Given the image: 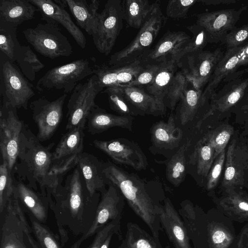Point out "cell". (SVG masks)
I'll return each instance as SVG.
<instances>
[{
    "mask_svg": "<svg viewBox=\"0 0 248 248\" xmlns=\"http://www.w3.org/2000/svg\"><path fill=\"white\" fill-rule=\"evenodd\" d=\"M52 199L50 208L57 225L66 227L75 236L87 232L95 218L99 194L90 195L78 165L58 186Z\"/></svg>",
    "mask_w": 248,
    "mask_h": 248,
    "instance_id": "cell-1",
    "label": "cell"
},
{
    "mask_svg": "<svg viewBox=\"0 0 248 248\" xmlns=\"http://www.w3.org/2000/svg\"><path fill=\"white\" fill-rule=\"evenodd\" d=\"M54 145H42L25 124L21 135L20 149L16 162L13 168L19 181L46 198L50 208L53 196L58 186L62 183L63 177L53 174V153Z\"/></svg>",
    "mask_w": 248,
    "mask_h": 248,
    "instance_id": "cell-2",
    "label": "cell"
},
{
    "mask_svg": "<svg viewBox=\"0 0 248 248\" xmlns=\"http://www.w3.org/2000/svg\"><path fill=\"white\" fill-rule=\"evenodd\" d=\"M178 213L193 248H237L233 221L217 208L205 212L186 200L181 203Z\"/></svg>",
    "mask_w": 248,
    "mask_h": 248,
    "instance_id": "cell-3",
    "label": "cell"
},
{
    "mask_svg": "<svg viewBox=\"0 0 248 248\" xmlns=\"http://www.w3.org/2000/svg\"><path fill=\"white\" fill-rule=\"evenodd\" d=\"M103 173L108 184L117 188L135 213L150 229L152 235L159 240L162 231L159 215L162 204L147 192L137 176L129 173L110 162L104 163Z\"/></svg>",
    "mask_w": 248,
    "mask_h": 248,
    "instance_id": "cell-4",
    "label": "cell"
},
{
    "mask_svg": "<svg viewBox=\"0 0 248 248\" xmlns=\"http://www.w3.org/2000/svg\"><path fill=\"white\" fill-rule=\"evenodd\" d=\"M244 70L236 72L224 81L226 83L211 97V106L201 121L199 130L203 134L227 121L232 114H236L248 94V76L244 78Z\"/></svg>",
    "mask_w": 248,
    "mask_h": 248,
    "instance_id": "cell-5",
    "label": "cell"
},
{
    "mask_svg": "<svg viewBox=\"0 0 248 248\" xmlns=\"http://www.w3.org/2000/svg\"><path fill=\"white\" fill-rule=\"evenodd\" d=\"M166 21L160 1L157 0L153 2L151 10L134 39L125 47L112 55L108 64L121 65L140 59L150 49Z\"/></svg>",
    "mask_w": 248,
    "mask_h": 248,
    "instance_id": "cell-6",
    "label": "cell"
},
{
    "mask_svg": "<svg viewBox=\"0 0 248 248\" xmlns=\"http://www.w3.org/2000/svg\"><path fill=\"white\" fill-rule=\"evenodd\" d=\"M219 192L234 188L248 189V141L235 131L226 149L223 175Z\"/></svg>",
    "mask_w": 248,
    "mask_h": 248,
    "instance_id": "cell-7",
    "label": "cell"
},
{
    "mask_svg": "<svg viewBox=\"0 0 248 248\" xmlns=\"http://www.w3.org/2000/svg\"><path fill=\"white\" fill-rule=\"evenodd\" d=\"M93 57L82 59L48 70L37 82L36 89L40 92L51 89L62 90L65 93L73 91L78 83L94 75L95 64Z\"/></svg>",
    "mask_w": 248,
    "mask_h": 248,
    "instance_id": "cell-8",
    "label": "cell"
},
{
    "mask_svg": "<svg viewBox=\"0 0 248 248\" xmlns=\"http://www.w3.org/2000/svg\"><path fill=\"white\" fill-rule=\"evenodd\" d=\"M22 32L35 51L45 57L54 59L70 56L73 53L70 42L57 24L38 23L35 28H27Z\"/></svg>",
    "mask_w": 248,
    "mask_h": 248,
    "instance_id": "cell-9",
    "label": "cell"
},
{
    "mask_svg": "<svg viewBox=\"0 0 248 248\" xmlns=\"http://www.w3.org/2000/svg\"><path fill=\"white\" fill-rule=\"evenodd\" d=\"M124 20L122 0H108L102 12L99 14L92 35L99 52L108 55L111 52L123 28Z\"/></svg>",
    "mask_w": 248,
    "mask_h": 248,
    "instance_id": "cell-10",
    "label": "cell"
},
{
    "mask_svg": "<svg viewBox=\"0 0 248 248\" xmlns=\"http://www.w3.org/2000/svg\"><path fill=\"white\" fill-rule=\"evenodd\" d=\"M104 89L95 75L84 82L78 84L67 104L66 130L68 131L79 126L85 127L89 113L96 106L95 99Z\"/></svg>",
    "mask_w": 248,
    "mask_h": 248,
    "instance_id": "cell-11",
    "label": "cell"
},
{
    "mask_svg": "<svg viewBox=\"0 0 248 248\" xmlns=\"http://www.w3.org/2000/svg\"><path fill=\"white\" fill-rule=\"evenodd\" d=\"M223 56L221 48L188 54L181 60L179 67L194 88L202 90L209 82Z\"/></svg>",
    "mask_w": 248,
    "mask_h": 248,
    "instance_id": "cell-12",
    "label": "cell"
},
{
    "mask_svg": "<svg viewBox=\"0 0 248 248\" xmlns=\"http://www.w3.org/2000/svg\"><path fill=\"white\" fill-rule=\"evenodd\" d=\"M24 125L18 118L16 108L3 104L0 112V150L2 162L11 171L18 157Z\"/></svg>",
    "mask_w": 248,
    "mask_h": 248,
    "instance_id": "cell-13",
    "label": "cell"
},
{
    "mask_svg": "<svg viewBox=\"0 0 248 248\" xmlns=\"http://www.w3.org/2000/svg\"><path fill=\"white\" fill-rule=\"evenodd\" d=\"M85 127L79 126L68 130L63 135L53 152V174L63 177L77 166L83 153Z\"/></svg>",
    "mask_w": 248,
    "mask_h": 248,
    "instance_id": "cell-14",
    "label": "cell"
},
{
    "mask_svg": "<svg viewBox=\"0 0 248 248\" xmlns=\"http://www.w3.org/2000/svg\"><path fill=\"white\" fill-rule=\"evenodd\" d=\"M123 196L116 187L109 184L108 189L101 193L94 219L92 225L70 248H80L87 238L96 234L101 229L112 221L121 222L124 205Z\"/></svg>",
    "mask_w": 248,
    "mask_h": 248,
    "instance_id": "cell-15",
    "label": "cell"
},
{
    "mask_svg": "<svg viewBox=\"0 0 248 248\" xmlns=\"http://www.w3.org/2000/svg\"><path fill=\"white\" fill-rule=\"evenodd\" d=\"M4 84L3 104L15 108L27 109L29 100L35 95L33 86L9 60L1 66Z\"/></svg>",
    "mask_w": 248,
    "mask_h": 248,
    "instance_id": "cell-16",
    "label": "cell"
},
{
    "mask_svg": "<svg viewBox=\"0 0 248 248\" xmlns=\"http://www.w3.org/2000/svg\"><path fill=\"white\" fill-rule=\"evenodd\" d=\"M66 96L64 93L52 101L41 97L30 103L32 118L38 129L36 137L40 141L51 138L59 126L62 118L63 106Z\"/></svg>",
    "mask_w": 248,
    "mask_h": 248,
    "instance_id": "cell-17",
    "label": "cell"
},
{
    "mask_svg": "<svg viewBox=\"0 0 248 248\" xmlns=\"http://www.w3.org/2000/svg\"><path fill=\"white\" fill-rule=\"evenodd\" d=\"M248 8L228 9L206 12L197 16L196 24L205 30L209 43H224L227 34L234 29L242 12Z\"/></svg>",
    "mask_w": 248,
    "mask_h": 248,
    "instance_id": "cell-18",
    "label": "cell"
},
{
    "mask_svg": "<svg viewBox=\"0 0 248 248\" xmlns=\"http://www.w3.org/2000/svg\"><path fill=\"white\" fill-rule=\"evenodd\" d=\"M94 146L120 164L129 166L137 170L145 169L146 157L135 143L124 139L110 140H94Z\"/></svg>",
    "mask_w": 248,
    "mask_h": 248,
    "instance_id": "cell-19",
    "label": "cell"
},
{
    "mask_svg": "<svg viewBox=\"0 0 248 248\" xmlns=\"http://www.w3.org/2000/svg\"><path fill=\"white\" fill-rule=\"evenodd\" d=\"M145 66L140 59L121 65H95L93 74L104 88L127 86L136 79Z\"/></svg>",
    "mask_w": 248,
    "mask_h": 248,
    "instance_id": "cell-20",
    "label": "cell"
},
{
    "mask_svg": "<svg viewBox=\"0 0 248 248\" xmlns=\"http://www.w3.org/2000/svg\"><path fill=\"white\" fill-rule=\"evenodd\" d=\"M37 9L41 19L46 22L61 24L68 31L81 48L86 46V39L82 31L74 23L64 8L52 0H29Z\"/></svg>",
    "mask_w": 248,
    "mask_h": 248,
    "instance_id": "cell-21",
    "label": "cell"
},
{
    "mask_svg": "<svg viewBox=\"0 0 248 248\" xmlns=\"http://www.w3.org/2000/svg\"><path fill=\"white\" fill-rule=\"evenodd\" d=\"M212 197L216 208L232 221L248 223V193L245 189H231Z\"/></svg>",
    "mask_w": 248,
    "mask_h": 248,
    "instance_id": "cell-22",
    "label": "cell"
},
{
    "mask_svg": "<svg viewBox=\"0 0 248 248\" xmlns=\"http://www.w3.org/2000/svg\"><path fill=\"white\" fill-rule=\"evenodd\" d=\"M159 218L162 228L174 248H193L185 224L168 198L161 205Z\"/></svg>",
    "mask_w": 248,
    "mask_h": 248,
    "instance_id": "cell-23",
    "label": "cell"
},
{
    "mask_svg": "<svg viewBox=\"0 0 248 248\" xmlns=\"http://www.w3.org/2000/svg\"><path fill=\"white\" fill-rule=\"evenodd\" d=\"M179 117L181 124L185 125L197 119L196 129L210 108L211 98L203 94L202 90H197L190 83L183 93L180 101Z\"/></svg>",
    "mask_w": 248,
    "mask_h": 248,
    "instance_id": "cell-24",
    "label": "cell"
},
{
    "mask_svg": "<svg viewBox=\"0 0 248 248\" xmlns=\"http://www.w3.org/2000/svg\"><path fill=\"white\" fill-rule=\"evenodd\" d=\"M2 214L0 248H28L24 242L23 225L17 213L13 195Z\"/></svg>",
    "mask_w": 248,
    "mask_h": 248,
    "instance_id": "cell-25",
    "label": "cell"
},
{
    "mask_svg": "<svg viewBox=\"0 0 248 248\" xmlns=\"http://www.w3.org/2000/svg\"><path fill=\"white\" fill-rule=\"evenodd\" d=\"M191 37L183 31H168L152 49L141 58L145 64L162 63L171 59L178 49Z\"/></svg>",
    "mask_w": 248,
    "mask_h": 248,
    "instance_id": "cell-26",
    "label": "cell"
},
{
    "mask_svg": "<svg viewBox=\"0 0 248 248\" xmlns=\"http://www.w3.org/2000/svg\"><path fill=\"white\" fill-rule=\"evenodd\" d=\"M13 194L28 214L42 223L46 221L49 203L39 192L35 191L20 181L14 180Z\"/></svg>",
    "mask_w": 248,
    "mask_h": 248,
    "instance_id": "cell-27",
    "label": "cell"
},
{
    "mask_svg": "<svg viewBox=\"0 0 248 248\" xmlns=\"http://www.w3.org/2000/svg\"><path fill=\"white\" fill-rule=\"evenodd\" d=\"M36 11L29 0H0V25L17 28L34 18Z\"/></svg>",
    "mask_w": 248,
    "mask_h": 248,
    "instance_id": "cell-28",
    "label": "cell"
},
{
    "mask_svg": "<svg viewBox=\"0 0 248 248\" xmlns=\"http://www.w3.org/2000/svg\"><path fill=\"white\" fill-rule=\"evenodd\" d=\"M78 165L92 197L94 196L97 191L102 193L106 190L105 186L108 183L103 173V163L93 155L83 152Z\"/></svg>",
    "mask_w": 248,
    "mask_h": 248,
    "instance_id": "cell-29",
    "label": "cell"
},
{
    "mask_svg": "<svg viewBox=\"0 0 248 248\" xmlns=\"http://www.w3.org/2000/svg\"><path fill=\"white\" fill-rule=\"evenodd\" d=\"M132 120L131 116L109 113L96 105L88 115L87 129L92 134L101 133L113 127H120L130 130Z\"/></svg>",
    "mask_w": 248,
    "mask_h": 248,
    "instance_id": "cell-30",
    "label": "cell"
},
{
    "mask_svg": "<svg viewBox=\"0 0 248 248\" xmlns=\"http://www.w3.org/2000/svg\"><path fill=\"white\" fill-rule=\"evenodd\" d=\"M67 6L78 25L92 35L99 16L97 0H66Z\"/></svg>",
    "mask_w": 248,
    "mask_h": 248,
    "instance_id": "cell-31",
    "label": "cell"
},
{
    "mask_svg": "<svg viewBox=\"0 0 248 248\" xmlns=\"http://www.w3.org/2000/svg\"><path fill=\"white\" fill-rule=\"evenodd\" d=\"M120 87L128 102L137 111L153 114L164 111L165 105L164 102L148 93L143 88L128 86Z\"/></svg>",
    "mask_w": 248,
    "mask_h": 248,
    "instance_id": "cell-32",
    "label": "cell"
},
{
    "mask_svg": "<svg viewBox=\"0 0 248 248\" xmlns=\"http://www.w3.org/2000/svg\"><path fill=\"white\" fill-rule=\"evenodd\" d=\"M151 136L154 144L157 147L172 149L179 145L183 132L176 126L174 116L172 113L167 121H160L154 125Z\"/></svg>",
    "mask_w": 248,
    "mask_h": 248,
    "instance_id": "cell-33",
    "label": "cell"
},
{
    "mask_svg": "<svg viewBox=\"0 0 248 248\" xmlns=\"http://www.w3.org/2000/svg\"><path fill=\"white\" fill-rule=\"evenodd\" d=\"M179 62L170 59L164 62L152 82L145 91L164 102L167 92L178 71Z\"/></svg>",
    "mask_w": 248,
    "mask_h": 248,
    "instance_id": "cell-34",
    "label": "cell"
},
{
    "mask_svg": "<svg viewBox=\"0 0 248 248\" xmlns=\"http://www.w3.org/2000/svg\"><path fill=\"white\" fill-rule=\"evenodd\" d=\"M214 160V148L202 135L195 144L190 162L196 167L198 175L205 180Z\"/></svg>",
    "mask_w": 248,
    "mask_h": 248,
    "instance_id": "cell-35",
    "label": "cell"
},
{
    "mask_svg": "<svg viewBox=\"0 0 248 248\" xmlns=\"http://www.w3.org/2000/svg\"><path fill=\"white\" fill-rule=\"evenodd\" d=\"M124 239L121 246L124 248H164L158 239L151 235L138 224H127ZM165 248H170L167 246Z\"/></svg>",
    "mask_w": 248,
    "mask_h": 248,
    "instance_id": "cell-36",
    "label": "cell"
},
{
    "mask_svg": "<svg viewBox=\"0 0 248 248\" xmlns=\"http://www.w3.org/2000/svg\"><path fill=\"white\" fill-rule=\"evenodd\" d=\"M122 4L124 20L130 27L140 29L153 2L149 0H124Z\"/></svg>",
    "mask_w": 248,
    "mask_h": 248,
    "instance_id": "cell-37",
    "label": "cell"
},
{
    "mask_svg": "<svg viewBox=\"0 0 248 248\" xmlns=\"http://www.w3.org/2000/svg\"><path fill=\"white\" fill-rule=\"evenodd\" d=\"M191 144V140L187 139L167 164V178L175 186H179L184 179L186 170V153Z\"/></svg>",
    "mask_w": 248,
    "mask_h": 248,
    "instance_id": "cell-38",
    "label": "cell"
},
{
    "mask_svg": "<svg viewBox=\"0 0 248 248\" xmlns=\"http://www.w3.org/2000/svg\"><path fill=\"white\" fill-rule=\"evenodd\" d=\"M16 61L18 64L22 74L30 81H33L36 73L45 65L28 45L20 46L17 53Z\"/></svg>",
    "mask_w": 248,
    "mask_h": 248,
    "instance_id": "cell-39",
    "label": "cell"
},
{
    "mask_svg": "<svg viewBox=\"0 0 248 248\" xmlns=\"http://www.w3.org/2000/svg\"><path fill=\"white\" fill-rule=\"evenodd\" d=\"M186 28L192 33L193 37L178 49L172 57L171 59L178 62L186 55L203 50L208 43V36L203 27L196 23L187 26Z\"/></svg>",
    "mask_w": 248,
    "mask_h": 248,
    "instance_id": "cell-40",
    "label": "cell"
},
{
    "mask_svg": "<svg viewBox=\"0 0 248 248\" xmlns=\"http://www.w3.org/2000/svg\"><path fill=\"white\" fill-rule=\"evenodd\" d=\"M228 122H225L218 125L206 131L203 135L214 148L215 159L222 151L226 148L235 132V130L233 126L230 124Z\"/></svg>",
    "mask_w": 248,
    "mask_h": 248,
    "instance_id": "cell-41",
    "label": "cell"
},
{
    "mask_svg": "<svg viewBox=\"0 0 248 248\" xmlns=\"http://www.w3.org/2000/svg\"><path fill=\"white\" fill-rule=\"evenodd\" d=\"M17 28L0 25V50L12 62H16L21 46L16 35Z\"/></svg>",
    "mask_w": 248,
    "mask_h": 248,
    "instance_id": "cell-42",
    "label": "cell"
},
{
    "mask_svg": "<svg viewBox=\"0 0 248 248\" xmlns=\"http://www.w3.org/2000/svg\"><path fill=\"white\" fill-rule=\"evenodd\" d=\"M190 83L183 71L181 69L178 70L164 99L165 105H167L171 110H173Z\"/></svg>",
    "mask_w": 248,
    "mask_h": 248,
    "instance_id": "cell-43",
    "label": "cell"
},
{
    "mask_svg": "<svg viewBox=\"0 0 248 248\" xmlns=\"http://www.w3.org/2000/svg\"><path fill=\"white\" fill-rule=\"evenodd\" d=\"M104 93L108 95L110 108L124 116L135 115L137 111L126 99L124 92L120 86H114L105 88Z\"/></svg>",
    "mask_w": 248,
    "mask_h": 248,
    "instance_id": "cell-44",
    "label": "cell"
},
{
    "mask_svg": "<svg viewBox=\"0 0 248 248\" xmlns=\"http://www.w3.org/2000/svg\"><path fill=\"white\" fill-rule=\"evenodd\" d=\"M31 222V230L41 248H62L59 242L58 237L48 227L37 220L28 214Z\"/></svg>",
    "mask_w": 248,
    "mask_h": 248,
    "instance_id": "cell-45",
    "label": "cell"
},
{
    "mask_svg": "<svg viewBox=\"0 0 248 248\" xmlns=\"http://www.w3.org/2000/svg\"><path fill=\"white\" fill-rule=\"evenodd\" d=\"M7 164L2 162L0 166V214H2L6 204L14 193V180Z\"/></svg>",
    "mask_w": 248,
    "mask_h": 248,
    "instance_id": "cell-46",
    "label": "cell"
},
{
    "mask_svg": "<svg viewBox=\"0 0 248 248\" xmlns=\"http://www.w3.org/2000/svg\"><path fill=\"white\" fill-rule=\"evenodd\" d=\"M226 149L216 157L205 180V188L211 196L219 184L224 170Z\"/></svg>",
    "mask_w": 248,
    "mask_h": 248,
    "instance_id": "cell-47",
    "label": "cell"
},
{
    "mask_svg": "<svg viewBox=\"0 0 248 248\" xmlns=\"http://www.w3.org/2000/svg\"><path fill=\"white\" fill-rule=\"evenodd\" d=\"M196 2L197 0H170L166 7V15L173 19L185 18L189 9Z\"/></svg>",
    "mask_w": 248,
    "mask_h": 248,
    "instance_id": "cell-48",
    "label": "cell"
},
{
    "mask_svg": "<svg viewBox=\"0 0 248 248\" xmlns=\"http://www.w3.org/2000/svg\"><path fill=\"white\" fill-rule=\"evenodd\" d=\"M248 42V23L235 27L226 35L224 44L227 49L238 47Z\"/></svg>",
    "mask_w": 248,
    "mask_h": 248,
    "instance_id": "cell-49",
    "label": "cell"
},
{
    "mask_svg": "<svg viewBox=\"0 0 248 248\" xmlns=\"http://www.w3.org/2000/svg\"><path fill=\"white\" fill-rule=\"evenodd\" d=\"M115 231L119 240L122 238L121 222L112 221L101 229L96 234L92 244L86 248H101L104 240L112 232Z\"/></svg>",
    "mask_w": 248,
    "mask_h": 248,
    "instance_id": "cell-50",
    "label": "cell"
},
{
    "mask_svg": "<svg viewBox=\"0 0 248 248\" xmlns=\"http://www.w3.org/2000/svg\"><path fill=\"white\" fill-rule=\"evenodd\" d=\"M163 63V62H162ZM162 63L145 64L144 69L128 86H147L151 84L160 69Z\"/></svg>",
    "mask_w": 248,
    "mask_h": 248,
    "instance_id": "cell-51",
    "label": "cell"
},
{
    "mask_svg": "<svg viewBox=\"0 0 248 248\" xmlns=\"http://www.w3.org/2000/svg\"><path fill=\"white\" fill-rule=\"evenodd\" d=\"M237 248H248V223L242 227L238 235Z\"/></svg>",
    "mask_w": 248,
    "mask_h": 248,
    "instance_id": "cell-52",
    "label": "cell"
},
{
    "mask_svg": "<svg viewBox=\"0 0 248 248\" xmlns=\"http://www.w3.org/2000/svg\"><path fill=\"white\" fill-rule=\"evenodd\" d=\"M237 118L242 121L241 132L248 141V113L236 114Z\"/></svg>",
    "mask_w": 248,
    "mask_h": 248,
    "instance_id": "cell-53",
    "label": "cell"
},
{
    "mask_svg": "<svg viewBox=\"0 0 248 248\" xmlns=\"http://www.w3.org/2000/svg\"><path fill=\"white\" fill-rule=\"evenodd\" d=\"M235 0H200L198 2H201L207 5H216L219 4H231L236 3Z\"/></svg>",
    "mask_w": 248,
    "mask_h": 248,
    "instance_id": "cell-54",
    "label": "cell"
},
{
    "mask_svg": "<svg viewBox=\"0 0 248 248\" xmlns=\"http://www.w3.org/2000/svg\"><path fill=\"white\" fill-rule=\"evenodd\" d=\"M57 226L58 228L61 245L62 247H64L69 240L68 232L66 229H65V227L63 226L58 225Z\"/></svg>",
    "mask_w": 248,
    "mask_h": 248,
    "instance_id": "cell-55",
    "label": "cell"
},
{
    "mask_svg": "<svg viewBox=\"0 0 248 248\" xmlns=\"http://www.w3.org/2000/svg\"><path fill=\"white\" fill-rule=\"evenodd\" d=\"M31 232H32V230L31 229L24 230L25 235L27 236L29 242L30 243V245H31L32 248H40L39 247L37 242L34 241V239L31 235Z\"/></svg>",
    "mask_w": 248,
    "mask_h": 248,
    "instance_id": "cell-56",
    "label": "cell"
},
{
    "mask_svg": "<svg viewBox=\"0 0 248 248\" xmlns=\"http://www.w3.org/2000/svg\"><path fill=\"white\" fill-rule=\"evenodd\" d=\"M247 113H248V94L236 114Z\"/></svg>",
    "mask_w": 248,
    "mask_h": 248,
    "instance_id": "cell-57",
    "label": "cell"
},
{
    "mask_svg": "<svg viewBox=\"0 0 248 248\" xmlns=\"http://www.w3.org/2000/svg\"><path fill=\"white\" fill-rule=\"evenodd\" d=\"M53 1L56 4L64 9L66 6H67L66 0H54Z\"/></svg>",
    "mask_w": 248,
    "mask_h": 248,
    "instance_id": "cell-58",
    "label": "cell"
},
{
    "mask_svg": "<svg viewBox=\"0 0 248 248\" xmlns=\"http://www.w3.org/2000/svg\"><path fill=\"white\" fill-rule=\"evenodd\" d=\"M244 74H246V73H248V67H247V68L245 69L244 70Z\"/></svg>",
    "mask_w": 248,
    "mask_h": 248,
    "instance_id": "cell-59",
    "label": "cell"
},
{
    "mask_svg": "<svg viewBox=\"0 0 248 248\" xmlns=\"http://www.w3.org/2000/svg\"><path fill=\"white\" fill-rule=\"evenodd\" d=\"M118 248H123V247L120 245V247H119Z\"/></svg>",
    "mask_w": 248,
    "mask_h": 248,
    "instance_id": "cell-60",
    "label": "cell"
}]
</instances>
